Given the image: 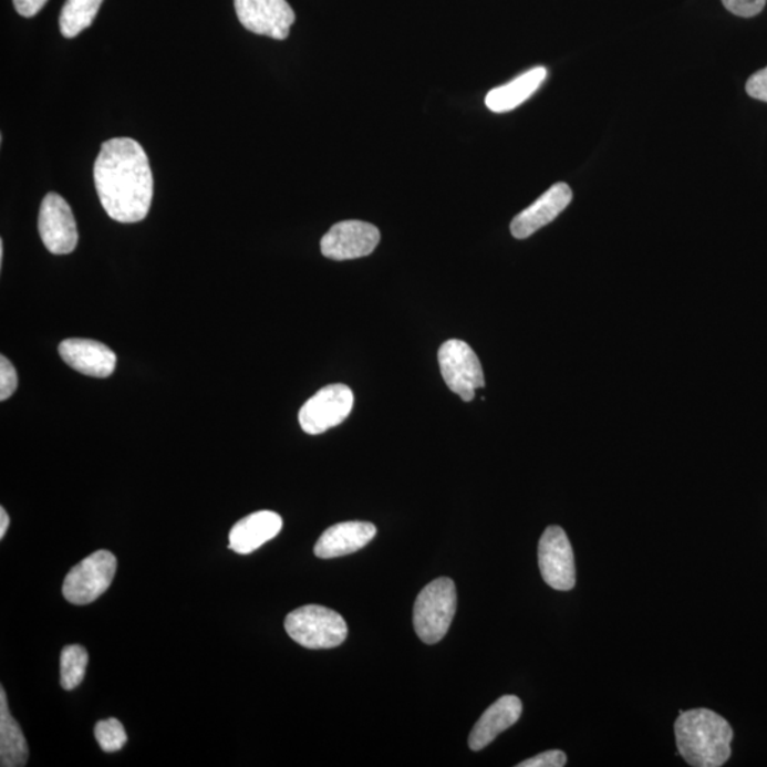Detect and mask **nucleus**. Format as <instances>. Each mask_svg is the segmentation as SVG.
Returning <instances> with one entry per match:
<instances>
[{
	"mask_svg": "<svg viewBox=\"0 0 767 767\" xmlns=\"http://www.w3.org/2000/svg\"><path fill=\"white\" fill-rule=\"evenodd\" d=\"M104 0H66L60 13V32L73 39L92 27Z\"/></svg>",
	"mask_w": 767,
	"mask_h": 767,
	"instance_id": "6ab92c4d",
	"label": "nucleus"
},
{
	"mask_svg": "<svg viewBox=\"0 0 767 767\" xmlns=\"http://www.w3.org/2000/svg\"><path fill=\"white\" fill-rule=\"evenodd\" d=\"M377 529L369 521H343L324 531L314 546L319 559H334L355 553L370 543Z\"/></svg>",
	"mask_w": 767,
	"mask_h": 767,
	"instance_id": "4468645a",
	"label": "nucleus"
},
{
	"mask_svg": "<svg viewBox=\"0 0 767 767\" xmlns=\"http://www.w3.org/2000/svg\"><path fill=\"white\" fill-rule=\"evenodd\" d=\"M380 239V230L374 225L361 220H344L333 225L324 235L320 248L329 259H359L373 253Z\"/></svg>",
	"mask_w": 767,
	"mask_h": 767,
	"instance_id": "9b49d317",
	"label": "nucleus"
},
{
	"mask_svg": "<svg viewBox=\"0 0 767 767\" xmlns=\"http://www.w3.org/2000/svg\"><path fill=\"white\" fill-rule=\"evenodd\" d=\"M524 705L518 696L505 695L490 705L476 722L469 735V748L479 752L493 744L502 732L520 719Z\"/></svg>",
	"mask_w": 767,
	"mask_h": 767,
	"instance_id": "dca6fc26",
	"label": "nucleus"
},
{
	"mask_svg": "<svg viewBox=\"0 0 767 767\" xmlns=\"http://www.w3.org/2000/svg\"><path fill=\"white\" fill-rule=\"evenodd\" d=\"M115 571L117 559L112 551H94L69 571L63 584L64 599L76 605L93 603L112 585Z\"/></svg>",
	"mask_w": 767,
	"mask_h": 767,
	"instance_id": "39448f33",
	"label": "nucleus"
},
{
	"mask_svg": "<svg viewBox=\"0 0 767 767\" xmlns=\"http://www.w3.org/2000/svg\"><path fill=\"white\" fill-rule=\"evenodd\" d=\"M48 0H13V7L20 17L33 18L44 8Z\"/></svg>",
	"mask_w": 767,
	"mask_h": 767,
	"instance_id": "a878e982",
	"label": "nucleus"
},
{
	"mask_svg": "<svg viewBox=\"0 0 767 767\" xmlns=\"http://www.w3.org/2000/svg\"><path fill=\"white\" fill-rule=\"evenodd\" d=\"M456 611L453 580L439 578L425 585L415 600L414 629L425 644H436L448 633Z\"/></svg>",
	"mask_w": 767,
	"mask_h": 767,
	"instance_id": "20e7f679",
	"label": "nucleus"
},
{
	"mask_svg": "<svg viewBox=\"0 0 767 767\" xmlns=\"http://www.w3.org/2000/svg\"><path fill=\"white\" fill-rule=\"evenodd\" d=\"M675 736L682 758L691 766L719 767L730 758L734 730L714 711L681 712L675 722Z\"/></svg>",
	"mask_w": 767,
	"mask_h": 767,
	"instance_id": "f03ea898",
	"label": "nucleus"
},
{
	"mask_svg": "<svg viewBox=\"0 0 767 767\" xmlns=\"http://www.w3.org/2000/svg\"><path fill=\"white\" fill-rule=\"evenodd\" d=\"M3 252H4L3 240H0V265L3 263Z\"/></svg>",
	"mask_w": 767,
	"mask_h": 767,
	"instance_id": "cd10ccee",
	"label": "nucleus"
},
{
	"mask_svg": "<svg viewBox=\"0 0 767 767\" xmlns=\"http://www.w3.org/2000/svg\"><path fill=\"white\" fill-rule=\"evenodd\" d=\"M95 739H97L100 748L107 754L122 750L127 744V734H125L122 722L110 718L100 721L94 728Z\"/></svg>",
	"mask_w": 767,
	"mask_h": 767,
	"instance_id": "412c9836",
	"label": "nucleus"
},
{
	"mask_svg": "<svg viewBox=\"0 0 767 767\" xmlns=\"http://www.w3.org/2000/svg\"><path fill=\"white\" fill-rule=\"evenodd\" d=\"M235 10L249 32L276 40L288 38L296 20L288 0H235Z\"/></svg>",
	"mask_w": 767,
	"mask_h": 767,
	"instance_id": "9d476101",
	"label": "nucleus"
},
{
	"mask_svg": "<svg viewBox=\"0 0 767 767\" xmlns=\"http://www.w3.org/2000/svg\"><path fill=\"white\" fill-rule=\"evenodd\" d=\"M573 193L568 184L559 183L546 190L529 208L521 210L510 224V232L516 239H526L539 229L553 222L569 207Z\"/></svg>",
	"mask_w": 767,
	"mask_h": 767,
	"instance_id": "f8f14e48",
	"label": "nucleus"
},
{
	"mask_svg": "<svg viewBox=\"0 0 767 767\" xmlns=\"http://www.w3.org/2000/svg\"><path fill=\"white\" fill-rule=\"evenodd\" d=\"M94 184L105 214L120 224L147 218L154 197V177L147 154L133 138L103 143L94 164Z\"/></svg>",
	"mask_w": 767,
	"mask_h": 767,
	"instance_id": "f257e3e1",
	"label": "nucleus"
},
{
	"mask_svg": "<svg viewBox=\"0 0 767 767\" xmlns=\"http://www.w3.org/2000/svg\"><path fill=\"white\" fill-rule=\"evenodd\" d=\"M59 353L70 367L90 377H110L117 365V355L114 351L94 340H64L59 345Z\"/></svg>",
	"mask_w": 767,
	"mask_h": 767,
	"instance_id": "ddd939ff",
	"label": "nucleus"
},
{
	"mask_svg": "<svg viewBox=\"0 0 767 767\" xmlns=\"http://www.w3.org/2000/svg\"><path fill=\"white\" fill-rule=\"evenodd\" d=\"M9 515L8 511L4 510V508H0V539L4 538V535H7V531L9 529Z\"/></svg>",
	"mask_w": 767,
	"mask_h": 767,
	"instance_id": "bb28decb",
	"label": "nucleus"
},
{
	"mask_svg": "<svg viewBox=\"0 0 767 767\" xmlns=\"http://www.w3.org/2000/svg\"><path fill=\"white\" fill-rule=\"evenodd\" d=\"M568 756L561 750H548L528 760L520 761L518 767H563Z\"/></svg>",
	"mask_w": 767,
	"mask_h": 767,
	"instance_id": "b1692460",
	"label": "nucleus"
},
{
	"mask_svg": "<svg viewBox=\"0 0 767 767\" xmlns=\"http://www.w3.org/2000/svg\"><path fill=\"white\" fill-rule=\"evenodd\" d=\"M438 360L446 385L466 403L475 398L476 390L485 387L483 365L465 341H445L438 351Z\"/></svg>",
	"mask_w": 767,
	"mask_h": 767,
	"instance_id": "423d86ee",
	"label": "nucleus"
},
{
	"mask_svg": "<svg viewBox=\"0 0 767 767\" xmlns=\"http://www.w3.org/2000/svg\"><path fill=\"white\" fill-rule=\"evenodd\" d=\"M541 578L551 589L569 591L576 584L574 553L566 531L550 526L539 541Z\"/></svg>",
	"mask_w": 767,
	"mask_h": 767,
	"instance_id": "1a4fd4ad",
	"label": "nucleus"
},
{
	"mask_svg": "<svg viewBox=\"0 0 767 767\" xmlns=\"http://www.w3.org/2000/svg\"><path fill=\"white\" fill-rule=\"evenodd\" d=\"M354 395L348 385L332 384L315 393L300 410L299 423L305 434L320 435L349 417Z\"/></svg>",
	"mask_w": 767,
	"mask_h": 767,
	"instance_id": "0eeeda50",
	"label": "nucleus"
},
{
	"mask_svg": "<svg viewBox=\"0 0 767 767\" xmlns=\"http://www.w3.org/2000/svg\"><path fill=\"white\" fill-rule=\"evenodd\" d=\"M286 633L309 650L335 649L348 639L349 626L338 611L323 605H304L284 621Z\"/></svg>",
	"mask_w": 767,
	"mask_h": 767,
	"instance_id": "7ed1b4c3",
	"label": "nucleus"
},
{
	"mask_svg": "<svg viewBox=\"0 0 767 767\" xmlns=\"http://www.w3.org/2000/svg\"><path fill=\"white\" fill-rule=\"evenodd\" d=\"M89 654L82 645L64 646L60 655V685L72 691L82 684L87 670Z\"/></svg>",
	"mask_w": 767,
	"mask_h": 767,
	"instance_id": "aec40b11",
	"label": "nucleus"
},
{
	"mask_svg": "<svg viewBox=\"0 0 767 767\" xmlns=\"http://www.w3.org/2000/svg\"><path fill=\"white\" fill-rule=\"evenodd\" d=\"M27 738L8 706L7 692L0 688V765L22 767L28 764Z\"/></svg>",
	"mask_w": 767,
	"mask_h": 767,
	"instance_id": "a211bd4d",
	"label": "nucleus"
},
{
	"mask_svg": "<svg viewBox=\"0 0 767 767\" xmlns=\"http://www.w3.org/2000/svg\"><path fill=\"white\" fill-rule=\"evenodd\" d=\"M548 77V70L543 66L529 70L519 77L511 80L510 83L490 90L486 95L485 103L490 112L508 113L518 108L526 100H529L543 84Z\"/></svg>",
	"mask_w": 767,
	"mask_h": 767,
	"instance_id": "f3484780",
	"label": "nucleus"
},
{
	"mask_svg": "<svg viewBox=\"0 0 767 767\" xmlns=\"http://www.w3.org/2000/svg\"><path fill=\"white\" fill-rule=\"evenodd\" d=\"M283 528V519L272 510H260L240 519L229 533V549L250 554L272 540Z\"/></svg>",
	"mask_w": 767,
	"mask_h": 767,
	"instance_id": "2eb2a0df",
	"label": "nucleus"
},
{
	"mask_svg": "<svg viewBox=\"0 0 767 767\" xmlns=\"http://www.w3.org/2000/svg\"><path fill=\"white\" fill-rule=\"evenodd\" d=\"M746 93L752 99L767 103V68L755 73L746 83Z\"/></svg>",
	"mask_w": 767,
	"mask_h": 767,
	"instance_id": "393cba45",
	"label": "nucleus"
},
{
	"mask_svg": "<svg viewBox=\"0 0 767 767\" xmlns=\"http://www.w3.org/2000/svg\"><path fill=\"white\" fill-rule=\"evenodd\" d=\"M730 13L740 18H754L766 7V0H722Z\"/></svg>",
	"mask_w": 767,
	"mask_h": 767,
	"instance_id": "5701e85b",
	"label": "nucleus"
},
{
	"mask_svg": "<svg viewBox=\"0 0 767 767\" xmlns=\"http://www.w3.org/2000/svg\"><path fill=\"white\" fill-rule=\"evenodd\" d=\"M39 234L50 253L69 255L77 248L79 232L73 210L56 193L48 194L40 205Z\"/></svg>",
	"mask_w": 767,
	"mask_h": 767,
	"instance_id": "6e6552de",
	"label": "nucleus"
},
{
	"mask_svg": "<svg viewBox=\"0 0 767 767\" xmlns=\"http://www.w3.org/2000/svg\"><path fill=\"white\" fill-rule=\"evenodd\" d=\"M18 388V373L13 364L2 355L0 357V401L12 397Z\"/></svg>",
	"mask_w": 767,
	"mask_h": 767,
	"instance_id": "4be33fe9",
	"label": "nucleus"
}]
</instances>
